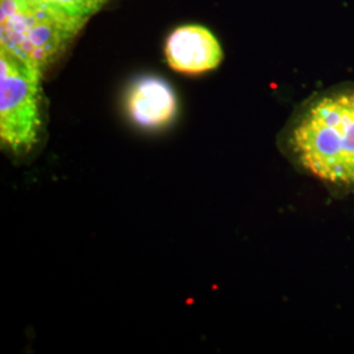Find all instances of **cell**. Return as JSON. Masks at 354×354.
<instances>
[{"instance_id":"cell-6","label":"cell","mask_w":354,"mask_h":354,"mask_svg":"<svg viewBox=\"0 0 354 354\" xmlns=\"http://www.w3.org/2000/svg\"><path fill=\"white\" fill-rule=\"evenodd\" d=\"M58 12L87 23L109 0H41Z\"/></svg>"},{"instance_id":"cell-5","label":"cell","mask_w":354,"mask_h":354,"mask_svg":"<svg viewBox=\"0 0 354 354\" xmlns=\"http://www.w3.org/2000/svg\"><path fill=\"white\" fill-rule=\"evenodd\" d=\"M127 109L131 120L140 127H165L176 115V95L171 86L159 77H140L127 92Z\"/></svg>"},{"instance_id":"cell-3","label":"cell","mask_w":354,"mask_h":354,"mask_svg":"<svg viewBox=\"0 0 354 354\" xmlns=\"http://www.w3.org/2000/svg\"><path fill=\"white\" fill-rule=\"evenodd\" d=\"M42 76L36 67L0 48V140L15 153L30 151L38 142Z\"/></svg>"},{"instance_id":"cell-1","label":"cell","mask_w":354,"mask_h":354,"mask_svg":"<svg viewBox=\"0 0 354 354\" xmlns=\"http://www.w3.org/2000/svg\"><path fill=\"white\" fill-rule=\"evenodd\" d=\"M291 155L311 176L333 188H354V87L314 97L294 120Z\"/></svg>"},{"instance_id":"cell-4","label":"cell","mask_w":354,"mask_h":354,"mask_svg":"<svg viewBox=\"0 0 354 354\" xmlns=\"http://www.w3.org/2000/svg\"><path fill=\"white\" fill-rule=\"evenodd\" d=\"M165 59L172 70L197 75L216 68L223 50L214 35L200 26H180L165 42Z\"/></svg>"},{"instance_id":"cell-2","label":"cell","mask_w":354,"mask_h":354,"mask_svg":"<svg viewBox=\"0 0 354 354\" xmlns=\"http://www.w3.org/2000/svg\"><path fill=\"white\" fill-rule=\"evenodd\" d=\"M86 24L41 0H0V48L42 74L64 55Z\"/></svg>"}]
</instances>
